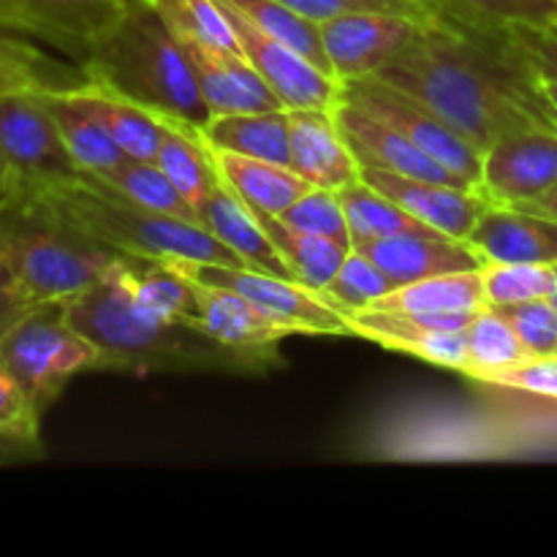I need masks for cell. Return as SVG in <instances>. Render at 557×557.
Here are the masks:
<instances>
[{
  "mask_svg": "<svg viewBox=\"0 0 557 557\" xmlns=\"http://www.w3.org/2000/svg\"><path fill=\"white\" fill-rule=\"evenodd\" d=\"M201 139L212 150L239 152L261 161L288 166V109H261V112L212 114L199 128Z\"/></svg>",
  "mask_w": 557,
  "mask_h": 557,
  "instance_id": "cb8c5ba5",
  "label": "cell"
},
{
  "mask_svg": "<svg viewBox=\"0 0 557 557\" xmlns=\"http://www.w3.org/2000/svg\"><path fill=\"white\" fill-rule=\"evenodd\" d=\"M0 145L11 163V185L63 183L82 174L52 112L33 90L0 96Z\"/></svg>",
  "mask_w": 557,
  "mask_h": 557,
  "instance_id": "9c48e42d",
  "label": "cell"
},
{
  "mask_svg": "<svg viewBox=\"0 0 557 557\" xmlns=\"http://www.w3.org/2000/svg\"><path fill=\"white\" fill-rule=\"evenodd\" d=\"M419 3H424V5H430V0H419Z\"/></svg>",
  "mask_w": 557,
  "mask_h": 557,
  "instance_id": "816d5d0a",
  "label": "cell"
},
{
  "mask_svg": "<svg viewBox=\"0 0 557 557\" xmlns=\"http://www.w3.org/2000/svg\"><path fill=\"white\" fill-rule=\"evenodd\" d=\"M169 30L174 33V38L183 47L196 82H199L201 96H205L212 114L261 112V109L283 107L275 92L250 69L243 54L221 52V49L199 41V38L185 30H174V27H169Z\"/></svg>",
  "mask_w": 557,
  "mask_h": 557,
  "instance_id": "e0dca14e",
  "label": "cell"
},
{
  "mask_svg": "<svg viewBox=\"0 0 557 557\" xmlns=\"http://www.w3.org/2000/svg\"><path fill=\"white\" fill-rule=\"evenodd\" d=\"M557 183V131H522L484 150L479 190L490 205L520 207Z\"/></svg>",
  "mask_w": 557,
  "mask_h": 557,
  "instance_id": "5bb4252c",
  "label": "cell"
},
{
  "mask_svg": "<svg viewBox=\"0 0 557 557\" xmlns=\"http://www.w3.org/2000/svg\"><path fill=\"white\" fill-rule=\"evenodd\" d=\"M544 85V92H547L549 103H553V109L557 112V79H542Z\"/></svg>",
  "mask_w": 557,
  "mask_h": 557,
  "instance_id": "681fc988",
  "label": "cell"
},
{
  "mask_svg": "<svg viewBox=\"0 0 557 557\" xmlns=\"http://www.w3.org/2000/svg\"><path fill=\"white\" fill-rule=\"evenodd\" d=\"M479 310L457 313H386V310H357L346 313L351 337L379 343L389 351L411 354L435 368L466 373L468 337L466 326Z\"/></svg>",
  "mask_w": 557,
  "mask_h": 557,
  "instance_id": "8fae6325",
  "label": "cell"
},
{
  "mask_svg": "<svg viewBox=\"0 0 557 557\" xmlns=\"http://www.w3.org/2000/svg\"><path fill=\"white\" fill-rule=\"evenodd\" d=\"M190 283H194L196 299H199V324L223 346L243 348V351L277 354V346L286 337L302 335V330L294 326L292 321L277 319L275 313L259 308L243 294L205 286V283L196 281Z\"/></svg>",
  "mask_w": 557,
  "mask_h": 557,
  "instance_id": "ffe728a7",
  "label": "cell"
},
{
  "mask_svg": "<svg viewBox=\"0 0 557 557\" xmlns=\"http://www.w3.org/2000/svg\"><path fill=\"white\" fill-rule=\"evenodd\" d=\"M520 210L536 212V215L553 218V221H557V183L547 190V194L539 196V199L528 201V205H520Z\"/></svg>",
  "mask_w": 557,
  "mask_h": 557,
  "instance_id": "7dc6e473",
  "label": "cell"
},
{
  "mask_svg": "<svg viewBox=\"0 0 557 557\" xmlns=\"http://www.w3.org/2000/svg\"><path fill=\"white\" fill-rule=\"evenodd\" d=\"M63 313L69 324L96 346L98 370L264 373L281 364V354L223 346L201 324L163 319L147 310L131 292L120 270V256L96 286L63 299Z\"/></svg>",
  "mask_w": 557,
  "mask_h": 557,
  "instance_id": "7a4b0ae2",
  "label": "cell"
},
{
  "mask_svg": "<svg viewBox=\"0 0 557 557\" xmlns=\"http://www.w3.org/2000/svg\"><path fill=\"white\" fill-rule=\"evenodd\" d=\"M482 281L490 308L553 297V264H487Z\"/></svg>",
  "mask_w": 557,
  "mask_h": 557,
  "instance_id": "8d00e7d4",
  "label": "cell"
},
{
  "mask_svg": "<svg viewBox=\"0 0 557 557\" xmlns=\"http://www.w3.org/2000/svg\"><path fill=\"white\" fill-rule=\"evenodd\" d=\"M341 96L346 101L357 103L373 117L384 120L395 131H400L406 139L422 147L428 156L444 163L446 169L466 180L468 185L479 190L482 183V161L484 152L476 150L462 134H457L449 123L438 117L430 107L417 101L413 96L403 92L400 87L379 79V76H364V79L341 82Z\"/></svg>",
  "mask_w": 557,
  "mask_h": 557,
  "instance_id": "52a82bcc",
  "label": "cell"
},
{
  "mask_svg": "<svg viewBox=\"0 0 557 557\" xmlns=\"http://www.w3.org/2000/svg\"><path fill=\"white\" fill-rule=\"evenodd\" d=\"M288 9L302 14L305 20L330 22L335 16L354 14V11H384V14H406L417 20H433L435 11L419 0H281Z\"/></svg>",
  "mask_w": 557,
  "mask_h": 557,
  "instance_id": "60d3db41",
  "label": "cell"
},
{
  "mask_svg": "<svg viewBox=\"0 0 557 557\" xmlns=\"http://www.w3.org/2000/svg\"><path fill=\"white\" fill-rule=\"evenodd\" d=\"M131 0H0V30L33 38L85 63Z\"/></svg>",
  "mask_w": 557,
  "mask_h": 557,
  "instance_id": "30bf717a",
  "label": "cell"
},
{
  "mask_svg": "<svg viewBox=\"0 0 557 557\" xmlns=\"http://www.w3.org/2000/svg\"><path fill=\"white\" fill-rule=\"evenodd\" d=\"M199 221L207 232L215 234L226 248H232L250 270L297 281L286 261H283V256L272 245V239L261 228V223L256 221L253 210L243 205L239 196L223 183H218L210 199L205 201V207L199 210Z\"/></svg>",
  "mask_w": 557,
  "mask_h": 557,
  "instance_id": "7402d4cb",
  "label": "cell"
},
{
  "mask_svg": "<svg viewBox=\"0 0 557 557\" xmlns=\"http://www.w3.org/2000/svg\"><path fill=\"white\" fill-rule=\"evenodd\" d=\"M9 188H11V163L9 158H5L3 145H0V201L5 199Z\"/></svg>",
  "mask_w": 557,
  "mask_h": 557,
  "instance_id": "c3c4849f",
  "label": "cell"
},
{
  "mask_svg": "<svg viewBox=\"0 0 557 557\" xmlns=\"http://www.w3.org/2000/svg\"><path fill=\"white\" fill-rule=\"evenodd\" d=\"M210 156L221 183L232 188L239 201L256 212L281 215L299 196L313 188L308 180H302L292 166H283V163L261 161V158L228 150H212V147Z\"/></svg>",
  "mask_w": 557,
  "mask_h": 557,
  "instance_id": "603a6c76",
  "label": "cell"
},
{
  "mask_svg": "<svg viewBox=\"0 0 557 557\" xmlns=\"http://www.w3.org/2000/svg\"><path fill=\"white\" fill-rule=\"evenodd\" d=\"M36 308L38 302L27 294V288L22 286L20 275H16V270L11 267L9 256L0 248V341H3V337Z\"/></svg>",
  "mask_w": 557,
  "mask_h": 557,
  "instance_id": "f6af8a7d",
  "label": "cell"
},
{
  "mask_svg": "<svg viewBox=\"0 0 557 557\" xmlns=\"http://www.w3.org/2000/svg\"><path fill=\"white\" fill-rule=\"evenodd\" d=\"M120 270H123L134 297L139 299L147 310L163 315V319L199 324V299H196V288L183 272L169 267L166 261L123 253H120Z\"/></svg>",
  "mask_w": 557,
  "mask_h": 557,
  "instance_id": "f546056e",
  "label": "cell"
},
{
  "mask_svg": "<svg viewBox=\"0 0 557 557\" xmlns=\"http://www.w3.org/2000/svg\"><path fill=\"white\" fill-rule=\"evenodd\" d=\"M288 166L313 188L341 190L362 180L332 109H288Z\"/></svg>",
  "mask_w": 557,
  "mask_h": 557,
  "instance_id": "ac0fdd59",
  "label": "cell"
},
{
  "mask_svg": "<svg viewBox=\"0 0 557 557\" xmlns=\"http://www.w3.org/2000/svg\"><path fill=\"white\" fill-rule=\"evenodd\" d=\"M277 218L286 221L288 226L299 228V232L326 237L332 243L343 245V248H351V228H348L346 212H343L341 199H337V190L310 188L308 194L299 196Z\"/></svg>",
  "mask_w": 557,
  "mask_h": 557,
  "instance_id": "74e56055",
  "label": "cell"
},
{
  "mask_svg": "<svg viewBox=\"0 0 557 557\" xmlns=\"http://www.w3.org/2000/svg\"><path fill=\"white\" fill-rule=\"evenodd\" d=\"M0 248L38 305L96 286L120 256L25 199L0 201Z\"/></svg>",
  "mask_w": 557,
  "mask_h": 557,
  "instance_id": "5b68a950",
  "label": "cell"
},
{
  "mask_svg": "<svg viewBox=\"0 0 557 557\" xmlns=\"http://www.w3.org/2000/svg\"><path fill=\"white\" fill-rule=\"evenodd\" d=\"M223 3L243 11V14L248 16L253 25H259L261 30L281 38V41H286L288 47L297 49L299 54L313 60L319 69H324L326 74H332L330 60H326V52H324V44H321V30L315 22L305 20L302 14L292 11L286 3H281V0H223Z\"/></svg>",
  "mask_w": 557,
  "mask_h": 557,
  "instance_id": "836d02e7",
  "label": "cell"
},
{
  "mask_svg": "<svg viewBox=\"0 0 557 557\" xmlns=\"http://www.w3.org/2000/svg\"><path fill=\"white\" fill-rule=\"evenodd\" d=\"M473 381L476 384L500 386V389L528 392V395L557 403V354H553V357H531L520 364L490 370V373L476 375Z\"/></svg>",
  "mask_w": 557,
  "mask_h": 557,
  "instance_id": "ab89813d",
  "label": "cell"
},
{
  "mask_svg": "<svg viewBox=\"0 0 557 557\" xmlns=\"http://www.w3.org/2000/svg\"><path fill=\"white\" fill-rule=\"evenodd\" d=\"M397 283L375 264L370 256H364L362 250L351 248L348 250L346 261L341 264V270L335 272V277L330 281V286L321 292V297L332 305L335 310L346 313H357V310H368L379 302L381 297H386L389 292H395Z\"/></svg>",
  "mask_w": 557,
  "mask_h": 557,
  "instance_id": "e575fe53",
  "label": "cell"
},
{
  "mask_svg": "<svg viewBox=\"0 0 557 557\" xmlns=\"http://www.w3.org/2000/svg\"><path fill=\"white\" fill-rule=\"evenodd\" d=\"M362 183L373 185L413 218L455 239L471 237L484 212L493 207L487 196L476 188H457V185L403 177V174L379 172V169H362Z\"/></svg>",
  "mask_w": 557,
  "mask_h": 557,
  "instance_id": "2e32d148",
  "label": "cell"
},
{
  "mask_svg": "<svg viewBox=\"0 0 557 557\" xmlns=\"http://www.w3.org/2000/svg\"><path fill=\"white\" fill-rule=\"evenodd\" d=\"M332 112H335L343 139H346L351 156L357 158L359 169H379V172L403 174V177L430 180V183H446L457 185V188H473L466 180L457 177L451 169H446L444 163L428 156L422 147L406 139L400 131L386 125L384 120L373 117V114L364 112L357 103L346 101L341 96V101L332 107Z\"/></svg>",
  "mask_w": 557,
  "mask_h": 557,
  "instance_id": "9a60e30c",
  "label": "cell"
},
{
  "mask_svg": "<svg viewBox=\"0 0 557 557\" xmlns=\"http://www.w3.org/2000/svg\"><path fill=\"white\" fill-rule=\"evenodd\" d=\"M60 74H65V71L47 63L36 49L9 36H0V96H5V92H41L74 87V82L58 79Z\"/></svg>",
  "mask_w": 557,
  "mask_h": 557,
  "instance_id": "d590c367",
  "label": "cell"
},
{
  "mask_svg": "<svg viewBox=\"0 0 557 557\" xmlns=\"http://www.w3.org/2000/svg\"><path fill=\"white\" fill-rule=\"evenodd\" d=\"M256 221L261 223V228L267 232V237L272 239V245L277 248V253L283 256V261L288 264V270L294 272L302 286L313 288V292H324L330 286V281L335 277V272L341 270V264L346 261L348 250L343 245L332 243L326 237H315V234L299 232V228L288 226L286 221H281L277 215H267V212H256Z\"/></svg>",
  "mask_w": 557,
  "mask_h": 557,
  "instance_id": "f1b7e54d",
  "label": "cell"
},
{
  "mask_svg": "<svg viewBox=\"0 0 557 557\" xmlns=\"http://www.w3.org/2000/svg\"><path fill=\"white\" fill-rule=\"evenodd\" d=\"M468 337V379L490 373V370L509 368V364H520L531 359L533 354L522 346L517 337L515 326L506 321V315L498 308L479 310L476 319L466 326Z\"/></svg>",
  "mask_w": 557,
  "mask_h": 557,
  "instance_id": "d6a6232c",
  "label": "cell"
},
{
  "mask_svg": "<svg viewBox=\"0 0 557 557\" xmlns=\"http://www.w3.org/2000/svg\"><path fill=\"white\" fill-rule=\"evenodd\" d=\"M74 92L101 120V125L112 134V139L117 141L125 156L139 158V161H156L158 150H161L163 117L117 96L109 87L96 85L87 76L79 85H74Z\"/></svg>",
  "mask_w": 557,
  "mask_h": 557,
  "instance_id": "484cf974",
  "label": "cell"
},
{
  "mask_svg": "<svg viewBox=\"0 0 557 557\" xmlns=\"http://www.w3.org/2000/svg\"><path fill=\"white\" fill-rule=\"evenodd\" d=\"M430 20L384 11H354L321 22V44L337 82L364 79L384 71Z\"/></svg>",
  "mask_w": 557,
  "mask_h": 557,
  "instance_id": "4fadbf2b",
  "label": "cell"
},
{
  "mask_svg": "<svg viewBox=\"0 0 557 557\" xmlns=\"http://www.w3.org/2000/svg\"><path fill=\"white\" fill-rule=\"evenodd\" d=\"M185 277L205 286L228 288L259 308L270 310L277 319L292 321L294 326L302 330V335H330V337H351L348 321L341 310L332 308L319 292L302 286L297 281H286V277L267 275V272H256L250 267H228V264H207V261H190V259H161Z\"/></svg>",
  "mask_w": 557,
  "mask_h": 557,
  "instance_id": "ba28073f",
  "label": "cell"
},
{
  "mask_svg": "<svg viewBox=\"0 0 557 557\" xmlns=\"http://www.w3.org/2000/svg\"><path fill=\"white\" fill-rule=\"evenodd\" d=\"M82 74L158 117L194 128L212 117L183 47L150 0H131L123 16L90 49Z\"/></svg>",
  "mask_w": 557,
  "mask_h": 557,
  "instance_id": "277c9868",
  "label": "cell"
},
{
  "mask_svg": "<svg viewBox=\"0 0 557 557\" xmlns=\"http://www.w3.org/2000/svg\"><path fill=\"white\" fill-rule=\"evenodd\" d=\"M38 424H41V413L33 408L14 375L0 364V433L25 441H41Z\"/></svg>",
  "mask_w": 557,
  "mask_h": 557,
  "instance_id": "7bdbcfd3",
  "label": "cell"
},
{
  "mask_svg": "<svg viewBox=\"0 0 557 557\" xmlns=\"http://www.w3.org/2000/svg\"><path fill=\"white\" fill-rule=\"evenodd\" d=\"M533 357L557 354V302L553 297L498 308Z\"/></svg>",
  "mask_w": 557,
  "mask_h": 557,
  "instance_id": "f35d334b",
  "label": "cell"
},
{
  "mask_svg": "<svg viewBox=\"0 0 557 557\" xmlns=\"http://www.w3.org/2000/svg\"><path fill=\"white\" fill-rule=\"evenodd\" d=\"M354 248L370 256L397 286L487 267V259L468 239L444 237V234H406V237L359 243Z\"/></svg>",
  "mask_w": 557,
  "mask_h": 557,
  "instance_id": "d6986e66",
  "label": "cell"
},
{
  "mask_svg": "<svg viewBox=\"0 0 557 557\" xmlns=\"http://www.w3.org/2000/svg\"><path fill=\"white\" fill-rule=\"evenodd\" d=\"M0 364L44 417L74 375L98 370V351L69 324L63 302H44L0 341Z\"/></svg>",
  "mask_w": 557,
  "mask_h": 557,
  "instance_id": "8992f818",
  "label": "cell"
},
{
  "mask_svg": "<svg viewBox=\"0 0 557 557\" xmlns=\"http://www.w3.org/2000/svg\"><path fill=\"white\" fill-rule=\"evenodd\" d=\"M506 30L542 79H557V22L555 25L506 22Z\"/></svg>",
  "mask_w": 557,
  "mask_h": 557,
  "instance_id": "ee69618b",
  "label": "cell"
},
{
  "mask_svg": "<svg viewBox=\"0 0 557 557\" xmlns=\"http://www.w3.org/2000/svg\"><path fill=\"white\" fill-rule=\"evenodd\" d=\"M553 299L557 302V261L553 264Z\"/></svg>",
  "mask_w": 557,
  "mask_h": 557,
  "instance_id": "f907efd6",
  "label": "cell"
},
{
  "mask_svg": "<svg viewBox=\"0 0 557 557\" xmlns=\"http://www.w3.org/2000/svg\"><path fill=\"white\" fill-rule=\"evenodd\" d=\"M337 199L351 228V248L359 243L406 237V234H441L362 180L337 190Z\"/></svg>",
  "mask_w": 557,
  "mask_h": 557,
  "instance_id": "4dcf8cb0",
  "label": "cell"
},
{
  "mask_svg": "<svg viewBox=\"0 0 557 557\" xmlns=\"http://www.w3.org/2000/svg\"><path fill=\"white\" fill-rule=\"evenodd\" d=\"M156 163L172 180L174 188L183 194V199L188 201L196 215L205 207V201L210 199L215 185L221 183L215 163H212L210 147L201 139L199 128L180 123V120L163 117L161 150H158Z\"/></svg>",
  "mask_w": 557,
  "mask_h": 557,
  "instance_id": "4316f807",
  "label": "cell"
},
{
  "mask_svg": "<svg viewBox=\"0 0 557 557\" xmlns=\"http://www.w3.org/2000/svg\"><path fill=\"white\" fill-rule=\"evenodd\" d=\"M435 0H430L433 5ZM471 14L498 22H522V25H555L557 0H441Z\"/></svg>",
  "mask_w": 557,
  "mask_h": 557,
  "instance_id": "b9f144b4",
  "label": "cell"
},
{
  "mask_svg": "<svg viewBox=\"0 0 557 557\" xmlns=\"http://www.w3.org/2000/svg\"><path fill=\"white\" fill-rule=\"evenodd\" d=\"M482 270L451 272V275L424 277L406 283L381 297L373 308L386 313H457V310H484Z\"/></svg>",
  "mask_w": 557,
  "mask_h": 557,
  "instance_id": "83f0119b",
  "label": "cell"
},
{
  "mask_svg": "<svg viewBox=\"0 0 557 557\" xmlns=\"http://www.w3.org/2000/svg\"><path fill=\"white\" fill-rule=\"evenodd\" d=\"M47 109L52 112L60 134H63L65 147L71 150L74 161L79 163L82 172L103 174L123 163L125 152L120 150L117 141L112 139L101 120L82 103L74 87H60V90H41L38 92Z\"/></svg>",
  "mask_w": 557,
  "mask_h": 557,
  "instance_id": "d4e9b609",
  "label": "cell"
},
{
  "mask_svg": "<svg viewBox=\"0 0 557 557\" xmlns=\"http://www.w3.org/2000/svg\"><path fill=\"white\" fill-rule=\"evenodd\" d=\"M5 199L33 201L114 253L248 267L199 223L145 210L87 172L63 183H14Z\"/></svg>",
  "mask_w": 557,
  "mask_h": 557,
  "instance_id": "3957f363",
  "label": "cell"
},
{
  "mask_svg": "<svg viewBox=\"0 0 557 557\" xmlns=\"http://www.w3.org/2000/svg\"><path fill=\"white\" fill-rule=\"evenodd\" d=\"M44 446L41 441L14 438V435L0 433V466H20V462L41 460Z\"/></svg>",
  "mask_w": 557,
  "mask_h": 557,
  "instance_id": "bcb514c9",
  "label": "cell"
},
{
  "mask_svg": "<svg viewBox=\"0 0 557 557\" xmlns=\"http://www.w3.org/2000/svg\"><path fill=\"white\" fill-rule=\"evenodd\" d=\"M468 243L487 259V264H555L557 221L520 207L493 205Z\"/></svg>",
  "mask_w": 557,
  "mask_h": 557,
  "instance_id": "44dd1931",
  "label": "cell"
},
{
  "mask_svg": "<svg viewBox=\"0 0 557 557\" xmlns=\"http://www.w3.org/2000/svg\"><path fill=\"white\" fill-rule=\"evenodd\" d=\"M92 177L101 180V183L109 185L114 194H120L123 199L134 201V205L145 207V210L163 212V215L183 218V221L199 223V215L190 210L188 201L183 199V194L174 188L172 180L163 174V169L158 166L156 161L125 158V161L117 163L114 169H109V172H103V174H92Z\"/></svg>",
  "mask_w": 557,
  "mask_h": 557,
  "instance_id": "1f68e13d",
  "label": "cell"
},
{
  "mask_svg": "<svg viewBox=\"0 0 557 557\" xmlns=\"http://www.w3.org/2000/svg\"><path fill=\"white\" fill-rule=\"evenodd\" d=\"M433 20L379 71V79L433 109L476 150L522 131H557L542 76L511 41L506 22L435 0Z\"/></svg>",
  "mask_w": 557,
  "mask_h": 557,
  "instance_id": "6da1fadb",
  "label": "cell"
},
{
  "mask_svg": "<svg viewBox=\"0 0 557 557\" xmlns=\"http://www.w3.org/2000/svg\"><path fill=\"white\" fill-rule=\"evenodd\" d=\"M223 9H226L228 22L237 33L245 60L264 79V85L275 92L283 107L332 109L341 101V82L335 76L326 74L324 69H319L313 60L299 54L286 41L261 30L243 11L232 9L228 3H223Z\"/></svg>",
  "mask_w": 557,
  "mask_h": 557,
  "instance_id": "7c38bea8",
  "label": "cell"
}]
</instances>
